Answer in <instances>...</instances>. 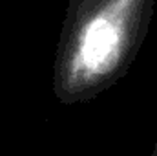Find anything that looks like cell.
I'll use <instances>...</instances> for the list:
<instances>
[{"mask_svg":"<svg viewBox=\"0 0 157 156\" xmlns=\"http://www.w3.org/2000/svg\"><path fill=\"white\" fill-rule=\"evenodd\" d=\"M157 0H68L53 61L62 105L90 103L135 63Z\"/></svg>","mask_w":157,"mask_h":156,"instance_id":"6da1fadb","label":"cell"},{"mask_svg":"<svg viewBox=\"0 0 157 156\" xmlns=\"http://www.w3.org/2000/svg\"><path fill=\"white\" fill-rule=\"evenodd\" d=\"M150 156H157V142H155V145H154V151H152V154Z\"/></svg>","mask_w":157,"mask_h":156,"instance_id":"7a4b0ae2","label":"cell"}]
</instances>
